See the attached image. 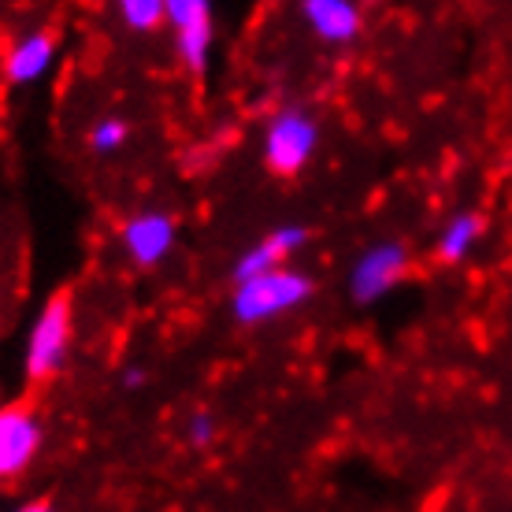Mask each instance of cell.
Instances as JSON below:
<instances>
[{
  "instance_id": "6da1fadb",
  "label": "cell",
  "mask_w": 512,
  "mask_h": 512,
  "mask_svg": "<svg viewBox=\"0 0 512 512\" xmlns=\"http://www.w3.org/2000/svg\"><path fill=\"white\" fill-rule=\"evenodd\" d=\"M312 279L301 275V271H290V268H279V271H268V275H260V279H249V282H238V290L231 297V308H234V320L245 323V327H253V323H268L282 312H290V308H301L312 297Z\"/></svg>"
},
{
  "instance_id": "7a4b0ae2",
  "label": "cell",
  "mask_w": 512,
  "mask_h": 512,
  "mask_svg": "<svg viewBox=\"0 0 512 512\" xmlns=\"http://www.w3.org/2000/svg\"><path fill=\"white\" fill-rule=\"evenodd\" d=\"M71 349V294L60 290L45 301L38 320L30 327V342H26V379L30 383H45L52 375H60Z\"/></svg>"
},
{
  "instance_id": "3957f363",
  "label": "cell",
  "mask_w": 512,
  "mask_h": 512,
  "mask_svg": "<svg viewBox=\"0 0 512 512\" xmlns=\"http://www.w3.org/2000/svg\"><path fill=\"white\" fill-rule=\"evenodd\" d=\"M316 145H320L316 116L305 112V108H282V112L271 116L268 134H264V164H268L271 175L290 179L312 160Z\"/></svg>"
},
{
  "instance_id": "277c9868",
  "label": "cell",
  "mask_w": 512,
  "mask_h": 512,
  "mask_svg": "<svg viewBox=\"0 0 512 512\" xmlns=\"http://www.w3.org/2000/svg\"><path fill=\"white\" fill-rule=\"evenodd\" d=\"M405 271H409V249L394 242V238H383V242L368 245L357 264H353V271H349V297L357 305H375L405 279Z\"/></svg>"
},
{
  "instance_id": "5b68a950",
  "label": "cell",
  "mask_w": 512,
  "mask_h": 512,
  "mask_svg": "<svg viewBox=\"0 0 512 512\" xmlns=\"http://www.w3.org/2000/svg\"><path fill=\"white\" fill-rule=\"evenodd\" d=\"M41 449V423L26 401L0 409V479H15Z\"/></svg>"
},
{
  "instance_id": "8992f818",
  "label": "cell",
  "mask_w": 512,
  "mask_h": 512,
  "mask_svg": "<svg viewBox=\"0 0 512 512\" xmlns=\"http://www.w3.org/2000/svg\"><path fill=\"white\" fill-rule=\"evenodd\" d=\"M167 23L175 30V45H179V60L190 67L193 75H201L208 67V52H212V4L205 0H171L167 4Z\"/></svg>"
},
{
  "instance_id": "52a82bcc",
  "label": "cell",
  "mask_w": 512,
  "mask_h": 512,
  "mask_svg": "<svg viewBox=\"0 0 512 512\" xmlns=\"http://www.w3.org/2000/svg\"><path fill=\"white\" fill-rule=\"evenodd\" d=\"M308 245V227H275L268 231L260 242H253L238 256V264H234V282H249V279H260V275H268V271H279L282 260L286 256L301 253Z\"/></svg>"
},
{
  "instance_id": "ba28073f",
  "label": "cell",
  "mask_w": 512,
  "mask_h": 512,
  "mask_svg": "<svg viewBox=\"0 0 512 512\" xmlns=\"http://www.w3.org/2000/svg\"><path fill=\"white\" fill-rule=\"evenodd\" d=\"M175 219L167 212H138L123 223V249L130 253L134 264L141 268H153L167 256L171 242H175Z\"/></svg>"
},
{
  "instance_id": "9c48e42d",
  "label": "cell",
  "mask_w": 512,
  "mask_h": 512,
  "mask_svg": "<svg viewBox=\"0 0 512 512\" xmlns=\"http://www.w3.org/2000/svg\"><path fill=\"white\" fill-rule=\"evenodd\" d=\"M301 15L327 45H349L360 34V8L349 0H305Z\"/></svg>"
},
{
  "instance_id": "30bf717a",
  "label": "cell",
  "mask_w": 512,
  "mask_h": 512,
  "mask_svg": "<svg viewBox=\"0 0 512 512\" xmlns=\"http://www.w3.org/2000/svg\"><path fill=\"white\" fill-rule=\"evenodd\" d=\"M52 56H56V34L52 30H30L8 52V78H12L15 86L34 82V78H41L49 71Z\"/></svg>"
},
{
  "instance_id": "8fae6325",
  "label": "cell",
  "mask_w": 512,
  "mask_h": 512,
  "mask_svg": "<svg viewBox=\"0 0 512 512\" xmlns=\"http://www.w3.org/2000/svg\"><path fill=\"white\" fill-rule=\"evenodd\" d=\"M479 234H483V219L475 216V212L453 216L442 227V234H438V260H446V264L464 260V256L472 253V245L479 242Z\"/></svg>"
},
{
  "instance_id": "7c38bea8",
  "label": "cell",
  "mask_w": 512,
  "mask_h": 512,
  "mask_svg": "<svg viewBox=\"0 0 512 512\" xmlns=\"http://www.w3.org/2000/svg\"><path fill=\"white\" fill-rule=\"evenodd\" d=\"M119 19L130 30H156L160 23H167V4H160V0H123Z\"/></svg>"
},
{
  "instance_id": "4fadbf2b",
  "label": "cell",
  "mask_w": 512,
  "mask_h": 512,
  "mask_svg": "<svg viewBox=\"0 0 512 512\" xmlns=\"http://www.w3.org/2000/svg\"><path fill=\"white\" fill-rule=\"evenodd\" d=\"M127 123H123V119L119 116H104V119H97V123H93L90 127V149L97 156H108V153H116V149H123V145H127Z\"/></svg>"
},
{
  "instance_id": "5bb4252c",
  "label": "cell",
  "mask_w": 512,
  "mask_h": 512,
  "mask_svg": "<svg viewBox=\"0 0 512 512\" xmlns=\"http://www.w3.org/2000/svg\"><path fill=\"white\" fill-rule=\"evenodd\" d=\"M186 435H190L193 446L212 442V435H216V420H212V412H193L190 423H186Z\"/></svg>"
},
{
  "instance_id": "9a60e30c",
  "label": "cell",
  "mask_w": 512,
  "mask_h": 512,
  "mask_svg": "<svg viewBox=\"0 0 512 512\" xmlns=\"http://www.w3.org/2000/svg\"><path fill=\"white\" fill-rule=\"evenodd\" d=\"M141 383H145V372H141V368H130V372L123 375V386H127V390H138Z\"/></svg>"
},
{
  "instance_id": "2e32d148",
  "label": "cell",
  "mask_w": 512,
  "mask_h": 512,
  "mask_svg": "<svg viewBox=\"0 0 512 512\" xmlns=\"http://www.w3.org/2000/svg\"><path fill=\"white\" fill-rule=\"evenodd\" d=\"M19 512H52V509H49V501H30V505H23Z\"/></svg>"
}]
</instances>
